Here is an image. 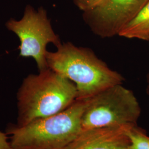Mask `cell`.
Masks as SVG:
<instances>
[{
    "mask_svg": "<svg viewBox=\"0 0 149 149\" xmlns=\"http://www.w3.org/2000/svg\"><path fill=\"white\" fill-rule=\"evenodd\" d=\"M149 0H102L82 18L91 31L101 38L118 36Z\"/></svg>",
    "mask_w": 149,
    "mask_h": 149,
    "instance_id": "8992f818",
    "label": "cell"
},
{
    "mask_svg": "<svg viewBox=\"0 0 149 149\" xmlns=\"http://www.w3.org/2000/svg\"><path fill=\"white\" fill-rule=\"evenodd\" d=\"M87 100L77 99L64 111L10 132L12 149H64L81 131Z\"/></svg>",
    "mask_w": 149,
    "mask_h": 149,
    "instance_id": "3957f363",
    "label": "cell"
},
{
    "mask_svg": "<svg viewBox=\"0 0 149 149\" xmlns=\"http://www.w3.org/2000/svg\"><path fill=\"white\" fill-rule=\"evenodd\" d=\"M146 83H147V85H146V92L148 93V95L149 96V72L147 74L146 76Z\"/></svg>",
    "mask_w": 149,
    "mask_h": 149,
    "instance_id": "7c38bea8",
    "label": "cell"
},
{
    "mask_svg": "<svg viewBox=\"0 0 149 149\" xmlns=\"http://www.w3.org/2000/svg\"><path fill=\"white\" fill-rule=\"evenodd\" d=\"M5 26L19 39V56L32 58L37 63L39 71L48 69L47 45L53 44L58 47L61 42L54 31L45 8L40 7L35 10L32 6L27 5L21 19L11 18L6 22Z\"/></svg>",
    "mask_w": 149,
    "mask_h": 149,
    "instance_id": "5b68a950",
    "label": "cell"
},
{
    "mask_svg": "<svg viewBox=\"0 0 149 149\" xmlns=\"http://www.w3.org/2000/svg\"><path fill=\"white\" fill-rule=\"evenodd\" d=\"M0 149H12L5 134L0 132Z\"/></svg>",
    "mask_w": 149,
    "mask_h": 149,
    "instance_id": "8fae6325",
    "label": "cell"
},
{
    "mask_svg": "<svg viewBox=\"0 0 149 149\" xmlns=\"http://www.w3.org/2000/svg\"><path fill=\"white\" fill-rule=\"evenodd\" d=\"M118 36L149 42V0Z\"/></svg>",
    "mask_w": 149,
    "mask_h": 149,
    "instance_id": "ba28073f",
    "label": "cell"
},
{
    "mask_svg": "<svg viewBox=\"0 0 149 149\" xmlns=\"http://www.w3.org/2000/svg\"><path fill=\"white\" fill-rule=\"evenodd\" d=\"M127 133L130 140L129 149H149V136L138 125L129 127Z\"/></svg>",
    "mask_w": 149,
    "mask_h": 149,
    "instance_id": "9c48e42d",
    "label": "cell"
},
{
    "mask_svg": "<svg viewBox=\"0 0 149 149\" xmlns=\"http://www.w3.org/2000/svg\"><path fill=\"white\" fill-rule=\"evenodd\" d=\"M47 53L48 68L70 80L77 88L79 100H86L118 84L124 79L98 58L90 48L71 42L61 43Z\"/></svg>",
    "mask_w": 149,
    "mask_h": 149,
    "instance_id": "6da1fadb",
    "label": "cell"
},
{
    "mask_svg": "<svg viewBox=\"0 0 149 149\" xmlns=\"http://www.w3.org/2000/svg\"><path fill=\"white\" fill-rule=\"evenodd\" d=\"M102 0H72L74 5L84 12L89 11L98 5Z\"/></svg>",
    "mask_w": 149,
    "mask_h": 149,
    "instance_id": "30bf717a",
    "label": "cell"
},
{
    "mask_svg": "<svg viewBox=\"0 0 149 149\" xmlns=\"http://www.w3.org/2000/svg\"><path fill=\"white\" fill-rule=\"evenodd\" d=\"M140 114L141 108L133 92L118 84L87 99L81 130L138 125Z\"/></svg>",
    "mask_w": 149,
    "mask_h": 149,
    "instance_id": "277c9868",
    "label": "cell"
},
{
    "mask_svg": "<svg viewBox=\"0 0 149 149\" xmlns=\"http://www.w3.org/2000/svg\"><path fill=\"white\" fill-rule=\"evenodd\" d=\"M77 98L74 83L49 68L29 74L17 93L19 127L61 112Z\"/></svg>",
    "mask_w": 149,
    "mask_h": 149,
    "instance_id": "7a4b0ae2",
    "label": "cell"
},
{
    "mask_svg": "<svg viewBox=\"0 0 149 149\" xmlns=\"http://www.w3.org/2000/svg\"><path fill=\"white\" fill-rule=\"evenodd\" d=\"M130 126L81 130L76 138L64 149H129L130 140L127 130Z\"/></svg>",
    "mask_w": 149,
    "mask_h": 149,
    "instance_id": "52a82bcc",
    "label": "cell"
}]
</instances>
